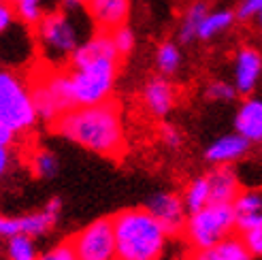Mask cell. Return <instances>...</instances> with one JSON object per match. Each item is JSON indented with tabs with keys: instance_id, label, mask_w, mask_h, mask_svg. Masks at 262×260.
Wrapping results in <instances>:
<instances>
[{
	"instance_id": "1",
	"label": "cell",
	"mask_w": 262,
	"mask_h": 260,
	"mask_svg": "<svg viewBox=\"0 0 262 260\" xmlns=\"http://www.w3.org/2000/svg\"><path fill=\"white\" fill-rule=\"evenodd\" d=\"M120 51L111 32H98L75 49L69 60V81L75 107L96 105L109 100L120 73Z\"/></svg>"
},
{
	"instance_id": "2",
	"label": "cell",
	"mask_w": 262,
	"mask_h": 260,
	"mask_svg": "<svg viewBox=\"0 0 262 260\" xmlns=\"http://www.w3.org/2000/svg\"><path fill=\"white\" fill-rule=\"evenodd\" d=\"M56 135L79 147L107 158H120L126 151V128L122 107L113 98L96 105L73 107L51 124Z\"/></svg>"
},
{
	"instance_id": "3",
	"label": "cell",
	"mask_w": 262,
	"mask_h": 260,
	"mask_svg": "<svg viewBox=\"0 0 262 260\" xmlns=\"http://www.w3.org/2000/svg\"><path fill=\"white\" fill-rule=\"evenodd\" d=\"M117 260H162L171 235L147 207H130L113 218Z\"/></svg>"
},
{
	"instance_id": "4",
	"label": "cell",
	"mask_w": 262,
	"mask_h": 260,
	"mask_svg": "<svg viewBox=\"0 0 262 260\" xmlns=\"http://www.w3.org/2000/svg\"><path fill=\"white\" fill-rule=\"evenodd\" d=\"M38 113L34 107L30 83L17 73L0 69V124L15 135H24L34 128Z\"/></svg>"
},
{
	"instance_id": "5",
	"label": "cell",
	"mask_w": 262,
	"mask_h": 260,
	"mask_svg": "<svg viewBox=\"0 0 262 260\" xmlns=\"http://www.w3.org/2000/svg\"><path fill=\"white\" fill-rule=\"evenodd\" d=\"M234 230H237V222H234L232 203H209L203 209L188 213L181 235L190 250H201L232 235Z\"/></svg>"
},
{
	"instance_id": "6",
	"label": "cell",
	"mask_w": 262,
	"mask_h": 260,
	"mask_svg": "<svg viewBox=\"0 0 262 260\" xmlns=\"http://www.w3.org/2000/svg\"><path fill=\"white\" fill-rule=\"evenodd\" d=\"M36 41L41 47L45 60L54 64L69 62L75 49L81 45L79 28L75 26L71 11H54L45 13L43 19L36 24Z\"/></svg>"
},
{
	"instance_id": "7",
	"label": "cell",
	"mask_w": 262,
	"mask_h": 260,
	"mask_svg": "<svg viewBox=\"0 0 262 260\" xmlns=\"http://www.w3.org/2000/svg\"><path fill=\"white\" fill-rule=\"evenodd\" d=\"M30 90H32L38 120L54 124L60 115H64L75 107L67 69H51L49 67L45 73L34 77L30 83Z\"/></svg>"
},
{
	"instance_id": "8",
	"label": "cell",
	"mask_w": 262,
	"mask_h": 260,
	"mask_svg": "<svg viewBox=\"0 0 262 260\" xmlns=\"http://www.w3.org/2000/svg\"><path fill=\"white\" fill-rule=\"evenodd\" d=\"M77 260H117L115 230L111 218H98L69 239Z\"/></svg>"
},
{
	"instance_id": "9",
	"label": "cell",
	"mask_w": 262,
	"mask_h": 260,
	"mask_svg": "<svg viewBox=\"0 0 262 260\" xmlns=\"http://www.w3.org/2000/svg\"><path fill=\"white\" fill-rule=\"evenodd\" d=\"M60 211H62V199L54 197L51 201L45 203V207L41 211H36V213L21 215V218L0 215V237H5V239L17 237V235H28L32 239L43 237L56 226Z\"/></svg>"
},
{
	"instance_id": "10",
	"label": "cell",
	"mask_w": 262,
	"mask_h": 260,
	"mask_svg": "<svg viewBox=\"0 0 262 260\" xmlns=\"http://www.w3.org/2000/svg\"><path fill=\"white\" fill-rule=\"evenodd\" d=\"M147 209L154 213V218L166 228V232L171 237H177L183 232V226H186L188 220V207L183 203V197L177 192H156L154 197L147 201Z\"/></svg>"
},
{
	"instance_id": "11",
	"label": "cell",
	"mask_w": 262,
	"mask_h": 260,
	"mask_svg": "<svg viewBox=\"0 0 262 260\" xmlns=\"http://www.w3.org/2000/svg\"><path fill=\"white\" fill-rule=\"evenodd\" d=\"M260 79H262V51L252 45H243L232 60V83L239 94L250 96L258 88Z\"/></svg>"
},
{
	"instance_id": "12",
	"label": "cell",
	"mask_w": 262,
	"mask_h": 260,
	"mask_svg": "<svg viewBox=\"0 0 262 260\" xmlns=\"http://www.w3.org/2000/svg\"><path fill=\"white\" fill-rule=\"evenodd\" d=\"M141 98H143L145 109L154 118H166L175 107L177 92H175V85L162 75V77H151L145 83V88H143V92H141Z\"/></svg>"
},
{
	"instance_id": "13",
	"label": "cell",
	"mask_w": 262,
	"mask_h": 260,
	"mask_svg": "<svg viewBox=\"0 0 262 260\" xmlns=\"http://www.w3.org/2000/svg\"><path fill=\"white\" fill-rule=\"evenodd\" d=\"M88 13L98 30L111 32L128 21L130 15V0H90Z\"/></svg>"
},
{
	"instance_id": "14",
	"label": "cell",
	"mask_w": 262,
	"mask_h": 260,
	"mask_svg": "<svg viewBox=\"0 0 262 260\" xmlns=\"http://www.w3.org/2000/svg\"><path fill=\"white\" fill-rule=\"evenodd\" d=\"M254 254L247 248L243 235H228L209 248L192 250L188 260H252Z\"/></svg>"
},
{
	"instance_id": "15",
	"label": "cell",
	"mask_w": 262,
	"mask_h": 260,
	"mask_svg": "<svg viewBox=\"0 0 262 260\" xmlns=\"http://www.w3.org/2000/svg\"><path fill=\"white\" fill-rule=\"evenodd\" d=\"M250 145L252 143L234 130L232 135H224V137L215 139L213 143H209V147L205 149V160L211 162L213 166L232 164L243 158L247 149H250Z\"/></svg>"
},
{
	"instance_id": "16",
	"label": "cell",
	"mask_w": 262,
	"mask_h": 260,
	"mask_svg": "<svg viewBox=\"0 0 262 260\" xmlns=\"http://www.w3.org/2000/svg\"><path fill=\"white\" fill-rule=\"evenodd\" d=\"M237 230L245 232L262 222V188H241L232 201Z\"/></svg>"
},
{
	"instance_id": "17",
	"label": "cell",
	"mask_w": 262,
	"mask_h": 260,
	"mask_svg": "<svg viewBox=\"0 0 262 260\" xmlns=\"http://www.w3.org/2000/svg\"><path fill=\"white\" fill-rule=\"evenodd\" d=\"M234 130L250 143H262V98L247 96L234 115Z\"/></svg>"
},
{
	"instance_id": "18",
	"label": "cell",
	"mask_w": 262,
	"mask_h": 260,
	"mask_svg": "<svg viewBox=\"0 0 262 260\" xmlns=\"http://www.w3.org/2000/svg\"><path fill=\"white\" fill-rule=\"evenodd\" d=\"M209 186H211V201L213 203H232L234 197L241 192V184L237 173L230 164L213 166V171L207 173Z\"/></svg>"
},
{
	"instance_id": "19",
	"label": "cell",
	"mask_w": 262,
	"mask_h": 260,
	"mask_svg": "<svg viewBox=\"0 0 262 260\" xmlns=\"http://www.w3.org/2000/svg\"><path fill=\"white\" fill-rule=\"evenodd\" d=\"M209 11L211 9H209L205 0H194V3H190L186 7V11H183V15H181V21H179V32H177L181 43H192L194 38H199V28Z\"/></svg>"
},
{
	"instance_id": "20",
	"label": "cell",
	"mask_w": 262,
	"mask_h": 260,
	"mask_svg": "<svg viewBox=\"0 0 262 260\" xmlns=\"http://www.w3.org/2000/svg\"><path fill=\"white\" fill-rule=\"evenodd\" d=\"M234 19H237V13L230 11V9L209 11L205 15V19H203V24H201V28H199V38L201 41H211V38L224 34L226 30L232 28Z\"/></svg>"
},
{
	"instance_id": "21",
	"label": "cell",
	"mask_w": 262,
	"mask_h": 260,
	"mask_svg": "<svg viewBox=\"0 0 262 260\" xmlns=\"http://www.w3.org/2000/svg\"><path fill=\"white\" fill-rule=\"evenodd\" d=\"M181 197H183V203H186L190 213L203 209V207L209 205V203H213L211 201V186H209L207 175L194 177L190 184L186 186V190H183Z\"/></svg>"
},
{
	"instance_id": "22",
	"label": "cell",
	"mask_w": 262,
	"mask_h": 260,
	"mask_svg": "<svg viewBox=\"0 0 262 260\" xmlns=\"http://www.w3.org/2000/svg\"><path fill=\"white\" fill-rule=\"evenodd\" d=\"M156 67L162 75H175L181 67V51L177 43L173 41H164L160 47L156 49Z\"/></svg>"
},
{
	"instance_id": "23",
	"label": "cell",
	"mask_w": 262,
	"mask_h": 260,
	"mask_svg": "<svg viewBox=\"0 0 262 260\" xmlns=\"http://www.w3.org/2000/svg\"><path fill=\"white\" fill-rule=\"evenodd\" d=\"M58 158L49 149H36L30 156V168L36 177H54L58 173Z\"/></svg>"
},
{
	"instance_id": "24",
	"label": "cell",
	"mask_w": 262,
	"mask_h": 260,
	"mask_svg": "<svg viewBox=\"0 0 262 260\" xmlns=\"http://www.w3.org/2000/svg\"><path fill=\"white\" fill-rule=\"evenodd\" d=\"M7 254H9V260H38L36 245L28 235L11 237L7 245Z\"/></svg>"
},
{
	"instance_id": "25",
	"label": "cell",
	"mask_w": 262,
	"mask_h": 260,
	"mask_svg": "<svg viewBox=\"0 0 262 260\" xmlns=\"http://www.w3.org/2000/svg\"><path fill=\"white\" fill-rule=\"evenodd\" d=\"M13 7H15L17 19L24 21L26 26H36L38 21L43 19V7L41 0H11Z\"/></svg>"
},
{
	"instance_id": "26",
	"label": "cell",
	"mask_w": 262,
	"mask_h": 260,
	"mask_svg": "<svg viewBox=\"0 0 262 260\" xmlns=\"http://www.w3.org/2000/svg\"><path fill=\"white\" fill-rule=\"evenodd\" d=\"M237 94L239 92H237V88H234V83L224 81V79H215L205 88V96L213 102H230V100H234Z\"/></svg>"
},
{
	"instance_id": "27",
	"label": "cell",
	"mask_w": 262,
	"mask_h": 260,
	"mask_svg": "<svg viewBox=\"0 0 262 260\" xmlns=\"http://www.w3.org/2000/svg\"><path fill=\"white\" fill-rule=\"evenodd\" d=\"M111 38H113V45L115 49L120 51V56H128L130 51L135 49V43H137V38H135V32L128 28V26H120V28H115L111 30Z\"/></svg>"
},
{
	"instance_id": "28",
	"label": "cell",
	"mask_w": 262,
	"mask_h": 260,
	"mask_svg": "<svg viewBox=\"0 0 262 260\" xmlns=\"http://www.w3.org/2000/svg\"><path fill=\"white\" fill-rule=\"evenodd\" d=\"M241 235H243V239L247 243V248H250V252L254 256H262V222L252 226L250 230L241 232Z\"/></svg>"
},
{
	"instance_id": "29",
	"label": "cell",
	"mask_w": 262,
	"mask_h": 260,
	"mask_svg": "<svg viewBox=\"0 0 262 260\" xmlns=\"http://www.w3.org/2000/svg\"><path fill=\"white\" fill-rule=\"evenodd\" d=\"M262 11V0H239V7H237V19L247 21V19H254L258 13Z\"/></svg>"
},
{
	"instance_id": "30",
	"label": "cell",
	"mask_w": 262,
	"mask_h": 260,
	"mask_svg": "<svg viewBox=\"0 0 262 260\" xmlns=\"http://www.w3.org/2000/svg\"><path fill=\"white\" fill-rule=\"evenodd\" d=\"M15 17H17V13H15V7H13L11 0H0V34L11 28V24L15 21Z\"/></svg>"
},
{
	"instance_id": "31",
	"label": "cell",
	"mask_w": 262,
	"mask_h": 260,
	"mask_svg": "<svg viewBox=\"0 0 262 260\" xmlns=\"http://www.w3.org/2000/svg\"><path fill=\"white\" fill-rule=\"evenodd\" d=\"M160 137H162V143L166 147H179L181 145V141H183V137H181V133H179V128H175L173 124H162V128H160Z\"/></svg>"
},
{
	"instance_id": "32",
	"label": "cell",
	"mask_w": 262,
	"mask_h": 260,
	"mask_svg": "<svg viewBox=\"0 0 262 260\" xmlns=\"http://www.w3.org/2000/svg\"><path fill=\"white\" fill-rule=\"evenodd\" d=\"M38 260H77V258H75L69 243H60L56 248H51L49 252H45Z\"/></svg>"
},
{
	"instance_id": "33",
	"label": "cell",
	"mask_w": 262,
	"mask_h": 260,
	"mask_svg": "<svg viewBox=\"0 0 262 260\" xmlns=\"http://www.w3.org/2000/svg\"><path fill=\"white\" fill-rule=\"evenodd\" d=\"M11 166V147L9 145H0V179H3Z\"/></svg>"
},
{
	"instance_id": "34",
	"label": "cell",
	"mask_w": 262,
	"mask_h": 260,
	"mask_svg": "<svg viewBox=\"0 0 262 260\" xmlns=\"http://www.w3.org/2000/svg\"><path fill=\"white\" fill-rule=\"evenodd\" d=\"M15 133H13V130L11 128H7V126H3V124H0V145H13V141H15Z\"/></svg>"
},
{
	"instance_id": "35",
	"label": "cell",
	"mask_w": 262,
	"mask_h": 260,
	"mask_svg": "<svg viewBox=\"0 0 262 260\" xmlns=\"http://www.w3.org/2000/svg\"><path fill=\"white\" fill-rule=\"evenodd\" d=\"M62 5H64V9H67V11H77V9L88 7L85 0H62Z\"/></svg>"
},
{
	"instance_id": "36",
	"label": "cell",
	"mask_w": 262,
	"mask_h": 260,
	"mask_svg": "<svg viewBox=\"0 0 262 260\" xmlns=\"http://www.w3.org/2000/svg\"><path fill=\"white\" fill-rule=\"evenodd\" d=\"M254 19H256V26H258V30H260V32H262V11H260V13H258V15H256V17H254Z\"/></svg>"
},
{
	"instance_id": "37",
	"label": "cell",
	"mask_w": 262,
	"mask_h": 260,
	"mask_svg": "<svg viewBox=\"0 0 262 260\" xmlns=\"http://www.w3.org/2000/svg\"><path fill=\"white\" fill-rule=\"evenodd\" d=\"M85 3H90V0H85Z\"/></svg>"
}]
</instances>
